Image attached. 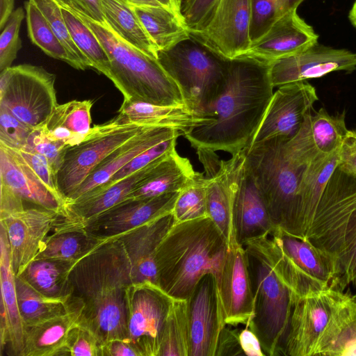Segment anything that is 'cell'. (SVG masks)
I'll return each instance as SVG.
<instances>
[{"instance_id": "obj_19", "label": "cell", "mask_w": 356, "mask_h": 356, "mask_svg": "<svg viewBox=\"0 0 356 356\" xmlns=\"http://www.w3.org/2000/svg\"><path fill=\"white\" fill-rule=\"evenodd\" d=\"M347 131L344 113L332 116L321 108L307 115L298 132L285 142L284 149L292 160L307 165L337 152Z\"/></svg>"}, {"instance_id": "obj_58", "label": "cell", "mask_w": 356, "mask_h": 356, "mask_svg": "<svg viewBox=\"0 0 356 356\" xmlns=\"http://www.w3.org/2000/svg\"><path fill=\"white\" fill-rule=\"evenodd\" d=\"M102 356H140V353L129 340L115 339L103 343Z\"/></svg>"}, {"instance_id": "obj_33", "label": "cell", "mask_w": 356, "mask_h": 356, "mask_svg": "<svg viewBox=\"0 0 356 356\" xmlns=\"http://www.w3.org/2000/svg\"><path fill=\"white\" fill-rule=\"evenodd\" d=\"M316 355H356V300L348 293L323 333Z\"/></svg>"}, {"instance_id": "obj_41", "label": "cell", "mask_w": 356, "mask_h": 356, "mask_svg": "<svg viewBox=\"0 0 356 356\" xmlns=\"http://www.w3.org/2000/svg\"><path fill=\"white\" fill-rule=\"evenodd\" d=\"M58 3L71 37L88 60L90 68L108 78L111 67L110 60L107 53L95 34L72 9L64 4Z\"/></svg>"}, {"instance_id": "obj_17", "label": "cell", "mask_w": 356, "mask_h": 356, "mask_svg": "<svg viewBox=\"0 0 356 356\" xmlns=\"http://www.w3.org/2000/svg\"><path fill=\"white\" fill-rule=\"evenodd\" d=\"M179 192L147 199H125L121 202L81 223L92 235L108 241L172 213Z\"/></svg>"}, {"instance_id": "obj_9", "label": "cell", "mask_w": 356, "mask_h": 356, "mask_svg": "<svg viewBox=\"0 0 356 356\" xmlns=\"http://www.w3.org/2000/svg\"><path fill=\"white\" fill-rule=\"evenodd\" d=\"M56 76L42 66L22 64L0 72V106L27 126L40 127L56 106Z\"/></svg>"}, {"instance_id": "obj_43", "label": "cell", "mask_w": 356, "mask_h": 356, "mask_svg": "<svg viewBox=\"0 0 356 356\" xmlns=\"http://www.w3.org/2000/svg\"><path fill=\"white\" fill-rule=\"evenodd\" d=\"M190 348L187 301L174 299L164 327L159 356H189Z\"/></svg>"}, {"instance_id": "obj_27", "label": "cell", "mask_w": 356, "mask_h": 356, "mask_svg": "<svg viewBox=\"0 0 356 356\" xmlns=\"http://www.w3.org/2000/svg\"><path fill=\"white\" fill-rule=\"evenodd\" d=\"M178 134L175 129L147 127L122 144L104 159L68 199L67 204L98 187L113 177L138 154Z\"/></svg>"}, {"instance_id": "obj_35", "label": "cell", "mask_w": 356, "mask_h": 356, "mask_svg": "<svg viewBox=\"0 0 356 356\" xmlns=\"http://www.w3.org/2000/svg\"><path fill=\"white\" fill-rule=\"evenodd\" d=\"M257 239L275 273L295 298L318 293L330 288L329 284L300 268L272 237Z\"/></svg>"}, {"instance_id": "obj_40", "label": "cell", "mask_w": 356, "mask_h": 356, "mask_svg": "<svg viewBox=\"0 0 356 356\" xmlns=\"http://www.w3.org/2000/svg\"><path fill=\"white\" fill-rule=\"evenodd\" d=\"M15 289L24 326L41 323L65 313L68 309L71 297H47L37 291L18 275H15Z\"/></svg>"}, {"instance_id": "obj_7", "label": "cell", "mask_w": 356, "mask_h": 356, "mask_svg": "<svg viewBox=\"0 0 356 356\" xmlns=\"http://www.w3.org/2000/svg\"><path fill=\"white\" fill-rule=\"evenodd\" d=\"M245 248L254 296L253 315L247 327L258 337L265 355H279L294 296L275 273L257 239Z\"/></svg>"}, {"instance_id": "obj_10", "label": "cell", "mask_w": 356, "mask_h": 356, "mask_svg": "<svg viewBox=\"0 0 356 356\" xmlns=\"http://www.w3.org/2000/svg\"><path fill=\"white\" fill-rule=\"evenodd\" d=\"M146 127L119 124L113 118L92 127L81 143L68 147L57 173L58 191L66 205L68 199L104 159Z\"/></svg>"}, {"instance_id": "obj_20", "label": "cell", "mask_w": 356, "mask_h": 356, "mask_svg": "<svg viewBox=\"0 0 356 356\" xmlns=\"http://www.w3.org/2000/svg\"><path fill=\"white\" fill-rule=\"evenodd\" d=\"M227 325H248L253 315L254 296L245 248H228L221 275L217 282Z\"/></svg>"}, {"instance_id": "obj_16", "label": "cell", "mask_w": 356, "mask_h": 356, "mask_svg": "<svg viewBox=\"0 0 356 356\" xmlns=\"http://www.w3.org/2000/svg\"><path fill=\"white\" fill-rule=\"evenodd\" d=\"M186 301L189 356H215L220 333L226 325L215 276L203 275Z\"/></svg>"}, {"instance_id": "obj_23", "label": "cell", "mask_w": 356, "mask_h": 356, "mask_svg": "<svg viewBox=\"0 0 356 356\" xmlns=\"http://www.w3.org/2000/svg\"><path fill=\"white\" fill-rule=\"evenodd\" d=\"M245 161V149L228 160H220L216 170L207 177L208 215L225 236L229 248L238 244L234 225V204Z\"/></svg>"}, {"instance_id": "obj_13", "label": "cell", "mask_w": 356, "mask_h": 356, "mask_svg": "<svg viewBox=\"0 0 356 356\" xmlns=\"http://www.w3.org/2000/svg\"><path fill=\"white\" fill-rule=\"evenodd\" d=\"M252 0H216L201 27L191 38L218 56L232 60L250 48Z\"/></svg>"}, {"instance_id": "obj_30", "label": "cell", "mask_w": 356, "mask_h": 356, "mask_svg": "<svg viewBox=\"0 0 356 356\" xmlns=\"http://www.w3.org/2000/svg\"><path fill=\"white\" fill-rule=\"evenodd\" d=\"M195 173L188 159L181 156L175 149L150 166L126 199H147L179 192Z\"/></svg>"}, {"instance_id": "obj_50", "label": "cell", "mask_w": 356, "mask_h": 356, "mask_svg": "<svg viewBox=\"0 0 356 356\" xmlns=\"http://www.w3.org/2000/svg\"><path fill=\"white\" fill-rule=\"evenodd\" d=\"M34 129L27 126L8 109L0 106V143L15 149L27 145Z\"/></svg>"}, {"instance_id": "obj_4", "label": "cell", "mask_w": 356, "mask_h": 356, "mask_svg": "<svg viewBox=\"0 0 356 356\" xmlns=\"http://www.w3.org/2000/svg\"><path fill=\"white\" fill-rule=\"evenodd\" d=\"M331 272L330 288L356 286V177L337 166L321 196L305 238Z\"/></svg>"}, {"instance_id": "obj_31", "label": "cell", "mask_w": 356, "mask_h": 356, "mask_svg": "<svg viewBox=\"0 0 356 356\" xmlns=\"http://www.w3.org/2000/svg\"><path fill=\"white\" fill-rule=\"evenodd\" d=\"M43 243L34 259H56L76 264L106 241L64 218Z\"/></svg>"}, {"instance_id": "obj_54", "label": "cell", "mask_w": 356, "mask_h": 356, "mask_svg": "<svg viewBox=\"0 0 356 356\" xmlns=\"http://www.w3.org/2000/svg\"><path fill=\"white\" fill-rule=\"evenodd\" d=\"M216 1V0H183L181 12L189 31L201 27Z\"/></svg>"}, {"instance_id": "obj_8", "label": "cell", "mask_w": 356, "mask_h": 356, "mask_svg": "<svg viewBox=\"0 0 356 356\" xmlns=\"http://www.w3.org/2000/svg\"><path fill=\"white\" fill-rule=\"evenodd\" d=\"M157 60L179 86L186 106L204 115L223 89L229 60L190 37L159 51Z\"/></svg>"}, {"instance_id": "obj_29", "label": "cell", "mask_w": 356, "mask_h": 356, "mask_svg": "<svg viewBox=\"0 0 356 356\" xmlns=\"http://www.w3.org/2000/svg\"><path fill=\"white\" fill-rule=\"evenodd\" d=\"M115 120L122 124L173 128L182 135L210 122L209 118L191 110L186 105L164 106L141 101L124 100Z\"/></svg>"}, {"instance_id": "obj_34", "label": "cell", "mask_w": 356, "mask_h": 356, "mask_svg": "<svg viewBox=\"0 0 356 356\" xmlns=\"http://www.w3.org/2000/svg\"><path fill=\"white\" fill-rule=\"evenodd\" d=\"M154 163L109 187L89 192L75 201L68 203L67 219L73 222L81 223L124 200L145 177Z\"/></svg>"}, {"instance_id": "obj_42", "label": "cell", "mask_w": 356, "mask_h": 356, "mask_svg": "<svg viewBox=\"0 0 356 356\" xmlns=\"http://www.w3.org/2000/svg\"><path fill=\"white\" fill-rule=\"evenodd\" d=\"M270 236L300 268L330 286V267L320 252L311 243L306 239L298 238L280 232Z\"/></svg>"}, {"instance_id": "obj_36", "label": "cell", "mask_w": 356, "mask_h": 356, "mask_svg": "<svg viewBox=\"0 0 356 356\" xmlns=\"http://www.w3.org/2000/svg\"><path fill=\"white\" fill-rule=\"evenodd\" d=\"M339 150L329 156L316 158L305 168L300 191V220L305 238L316 208L326 184L338 163Z\"/></svg>"}, {"instance_id": "obj_57", "label": "cell", "mask_w": 356, "mask_h": 356, "mask_svg": "<svg viewBox=\"0 0 356 356\" xmlns=\"http://www.w3.org/2000/svg\"><path fill=\"white\" fill-rule=\"evenodd\" d=\"M74 12L101 24H106L100 0H56Z\"/></svg>"}, {"instance_id": "obj_47", "label": "cell", "mask_w": 356, "mask_h": 356, "mask_svg": "<svg viewBox=\"0 0 356 356\" xmlns=\"http://www.w3.org/2000/svg\"><path fill=\"white\" fill-rule=\"evenodd\" d=\"M303 0H252L250 38L252 42L264 35L288 11Z\"/></svg>"}, {"instance_id": "obj_12", "label": "cell", "mask_w": 356, "mask_h": 356, "mask_svg": "<svg viewBox=\"0 0 356 356\" xmlns=\"http://www.w3.org/2000/svg\"><path fill=\"white\" fill-rule=\"evenodd\" d=\"M346 293L329 288L294 298L279 355H316L320 339Z\"/></svg>"}, {"instance_id": "obj_64", "label": "cell", "mask_w": 356, "mask_h": 356, "mask_svg": "<svg viewBox=\"0 0 356 356\" xmlns=\"http://www.w3.org/2000/svg\"><path fill=\"white\" fill-rule=\"evenodd\" d=\"M352 298H353L355 300H356V293H355L354 296H352Z\"/></svg>"}, {"instance_id": "obj_52", "label": "cell", "mask_w": 356, "mask_h": 356, "mask_svg": "<svg viewBox=\"0 0 356 356\" xmlns=\"http://www.w3.org/2000/svg\"><path fill=\"white\" fill-rule=\"evenodd\" d=\"M27 145L47 159L57 176L68 146L61 141L50 139L39 128L33 129Z\"/></svg>"}, {"instance_id": "obj_14", "label": "cell", "mask_w": 356, "mask_h": 356, "mask_svg": "<svg viewBox=\"0 0 356 356\" xmlns=\"http://www.w3.org/2000/svg\"><path fill=\"white\" fill-rule=\"evenodd\" d=\"M62 214L44 209L24 206L0 213V225L6 230L11 264L15 275L39 252L49 232L64 219Z\"/></svg>"}, {"instance_id": "obj_56", "label": "cell", "mask_w": 356, "mask_h": 356, "mask_svg": "<svg viewBox=\"0 0 356 356\" xmlns=\"http://www.w3.org/2000/svg\"><path fill=\"white\" fill-rule=\"evenodd\" d=\"M240 332L226 325L220 333L215 356L245 355L240 345Z\"/></svg>"}, {"instance_id": "obj_49", "label": "cell", "mask_w": 356, "mask_h": 356, "mask_svg": "<svg viewBox=\"0 0 356 356\" xmlns=\"http://www.w3.org/2000/svg\"><path fill=\"white\" fill-rule=\"evenodd\" d=\"M25 10L19 7L8 19L0 35V72L11 67L22 47L19 29L25 17Z\"/></svg>"}, {"instance_id": "obj_26", "label": "cell", "mask_w": 356, "mask_h": 356, "mask_svg": "<svg viewBox=\"0 0 356 356\" xmlns=\"http://www.w3.org/2000/svg\"><path fill=\"white\" fill-rule=\"evenodd\" d=\"M236 241L244 246L248 242L275 232L261 195L245 165L242 170L234 204Z\"/></svg>"}, {"instance_id": "obj_15", "label": "cell", "mask_w": 356, "mask_h": 356, "mask_svg": "<svg viewBox=\"0 0 356 356\" xmlns=\"http://www.w3.org/2000/svg\"><path fill=\"white\" fill-rule=\"evenodd\" d=\"M317 100L316 89L307 82L297 81L278 87L248 147L275 137L291 138Z\"/></svg>"}, {"instance_id": "obj_18", "label": "cell", "mask_w": 356, "mask_h": 356, "mask_svg": "<svg viewBox=\"0 0 356 356\" xmlns=\"http://www.w3.org/2000/svg\"><path fill=\"white\" fill-rule=\"evenodd\" d=\"M356 69V54L316 42L298 54L270 64V76L274 88L318 78L334 71Z\"/></svg>"}, {"instance_id": "obj_38", "label": "cell", "mask_w": 356, "mask_h": 356, "mask_svg": "<svg viewBox=\"0 0 356 356\" xmlns=\"http://www.w3.org/2000/svg\"><path fill=\"white\" fill-rule=\"evenodd\" d=\"M107 25L121 39L157 60L158 49L132 6L123 0H100Z\"/></svg>"}, {"instance_id": "obj_25", "label": "cell", "mask_w": 356, "mask_h": 356, "mask_svg": "<svg viewBox=\"0 0 356 356\" xmlns=\"http://www.w3.org/2000/svg\"><path fill=\"white\" fill-rule=\"evenodd\" d=\"M0 346L1 353L22 356L24 324L17 302L15 274L13 271L8 238L5 229L0 225Z\"/></svg>"}, {"instance_id": "obj_39", "label": "cell", "mask_w": 356, "mask_h": 356, "mask_svg": "<svg viewBox=\"0 0 356 356\" xmlns=\"http://www.w3.org/2000/svg\"><path fill=\"white\" fill-rule=\"evenodd\" d=\"M145 31L158 51L168 50L190 38L186 23L163 6H133Z\"/></svg>"}, {"instance_id": "obj_63", "label": "cell", "mask_w": 356, "mask_h": 356, "mask_svg": "<svg viewBox=\"0 0 356 356\" xmlns=\"http://www.w3.org/2000/svg\"><path fill=\"white\" fill-rule=\"evenodd\" d=\"M348 17L352 24L356 28V0L350 10Z\"/></svg>"}, {"instance_id": "obj_3", "label": "cell", "mask_w": 356, "mask_h": 356, "mask_svg": "<svg viewBox=\"0 0 356 356\" xmlns=\"http://www.w3.org/2000/svg\"><path fill=\"white\" fill-rule=\"evenodd\" d=\"M228 248L209 216L174 223L156 250L158 285L172 298L187 300L203 275L218 282Z\"/></svg>"}, {"instance_id": "obj_53", "label": "cell", "mask_w": 356, "mask_h": 356, "mask_svg": "<svg viewBox=\"0 0 356 356\" xmlns=\"http://www.w3.org/2000/svg\"><path fill=\"white\" fill-rule=\"evenodd\" d=\"M17 150L47 187L54 195L65 202L58 191L56 173L47 159L28 145Z\"/></svg>"}, {"instance_id": "obj_45", "label": "cell", "mask_w": 356, "mask_h": 356, "mask_svg": "<svg viewBox=\"0 0 356 356\" xmlns=\"http://www.w3.org/2000/svg\"><path fill=\"white\" fill-rule=\"evenodd\" d=\"M208 184L209 178L196 172L191 181L179 191L172 211L175 223L209 216Z\"/></svg>"}, {"instance_id": "obj_61", "label": "cell", "mask_w": 356, "mask_h": 356, "mask_svg": "<svg viewBox=\"0 0 356 356\" xmlns=\"http://www.w3.org/2000/svg\"><path fill=\"white\" fill-rule=\"evenodd\" d=\"M161 6L165 8L180 20L186 23L181 12V5L183 0H156ZM187 25V24H186Z\"/></svg>"}, {"instance_id": "obj_1", "label": "cell", "mask_w": 356, "mask_h": 356, "mask_svg": "<svg viewBox=\"0 0 356 356\" xmlns=\"http://www.w3.org/2000/svg\"><path fill=\"white\" fill-rule=\"evenodd\" d=\"M273 88L269 63L248 57L229 60L223 89L204 114L210 122L183 136L197 151L238 153L249 146Z\"/></svg>"}, {"instance_id": "obj_44", "label": "cell", "mask_w": 356, "mask_h": 356, "mask_svg": "<svg viewBox=\"0 0 356 356\" xmlns=\"http://www.w3.org/2000/svg\"><path fill=\"white\" fill-rule=\"evenodd\" d=\"M28 35L33 44L47 56L70 65L68 54L48 20L31 0L24 2Z\"/></svg>"}, {"instance_id": "obj_62", "label": "cell", "mask_w": 356, "mask_h": 356, "mask_svg": "<svg viewBox=\"0 0 356 356\" xmlns=\"http://www.w3.org/2000/svg\"><path fill=\"white\" fill-rule=\"evenodd\" d=\"M133 6H162L156 0H123Z\"/></svg>"}, {"instance_id": "obj_48", "label": "cell", "mask_w": 356, "mask_h": 356, "mask_svg": "<svg viewBox=\"0 0 356 356\" xmlns=\"http://www.w3.org/2000/svg\"><path fill=\"white\" fill-rule=\"evenodd\" d=\"M180 135L182 134H178L174 135L138 154L127 164L119 170L108 181L95 188L90 192L97 191L109 187L118 181L139 171L156 161L170 154L176 149L177 140Z\"/></svg>"}, {"instance_id": "obj_11", "label": "cell", "mask_w": 356, "mask_h": 356, "mask_svg": "<svg viewBox=\"0 0 356 356\" xmlns=\"http://www.w3.org/2000/svg\"><path fill=\"white\" fill-rule=\"evenodd\" d=\"M174 298L150 282L130 284L125 293L128 338L140 356H159Z\"/></svg>"}, {"instance_id": "obj_55", "label": "cell", "mask_w": 356, "mask_h": 356, "mask_svg": "<svg viewBox=\"0 0 356 356\" xmlns=\"http://www.w3.org/2000/svg\"><path fill=\"white\" fill-rule=\"evenodd\" d=\"M337 167L356 177V131L348 130L339 149Z\"/></svg>"}, {"instance_id": "obj_59", "label": "cell", "mask_w": 356, "mask_h": 356, "mask_svg": "<svg viewBox=\"0 0 356 356\" xmlns=\"http://www.w3.org/2000/svg\"><path fill=\"white\" fill-rule=\"evenodd\" d=\"M241 349L245 355L264 356L261 342L258 337L249 327H245L239 334Z\"/></svg>"}, {"instance_id": "obj_60", "label": "cell", "mask_w": 356, "mask_h": 356, "mask_svg": "<svg viewBox=\"0 0 356 356\" xmlns=\"http://www.w3.org/2000/svg\"><path fill=\"white\" fill-rule=\"evenodd\" d=\"M15 0H0V30L6 25L13 13Z\"/></svg>"}, {"instance_id": "obj_28", "label": "cell", "mask_w": 356, "mask_h": 356, "mask_svg": "<svg viewBox=\"0 0 356 356\" xmlns=\"http://www.w3.org/2000/svg\"><path fill=\"white\" fill-rule=\"evenodd\" d=\"M82 309L81 301L72 296L65 313L35 325H25L22 356H68L69 334L80 322Z\"/></svg>"}, {"instance_id": "obj_21", "label": "cell", "mask_w": 356, "mask_h": 356, "mask_svg": "<svg viewBox=\"0 0 356 356\" xmlns=\"http://www.w3.org/2000/svg\"><path fill=\"white\" fill-rule=\"evenodd\" d=\"M318 35L293 8L279 18L268 31L252 42L241 57L266 63L298 54L318 42ZM239 58V57H238Z\"/></svg>"}, {"instance_id": "obj_2", "label": "cell", "mask_w": 356, "mask_h": 356, "mask_svg": "<svg viewBox=\"0 0 356 356\" xmlns=\"http://www.w3.org/2000/svg\"><path fill=\"white\" fill-rule=\"evenodd\" d=\"M70 283L72 296L83 306L81 322L103 343L128 338L125 293L132 281L116 238L105 241L76 262Z\"/></svg>"}, {"instance_id": "obj_5", "label": "cell", "mask_w": 356, "mask_h": 356, "mask_svg": "<svg viewBox=\"0 0 356 356\" xmlns=\"http://www.w3.org/2000/svg\"><path fill=\"white\" fill-rule=\"evenodd\" d=\"M287 140L278 136L245 148V165L261 195L274 234L280 232L304 239L299 191L307 165L288 156L284 149Z\"/></svg>"}, {"instance_id": "obj_22", "label": "cell", "mask_w": 356, "mask_h": 356, "mask_svg": "<svg viewBox=\"0 0 356 356\" xmlns=\"http://www.w3.org/2000/svg\"><path fill=\"white\" fill-rule=\"evenodd\" d=\"M174 223L171 213L114 238L125 256L132 283L150 282L158 285L156 250Z\"/></svg>"}, {"instance_id": "obj_32", "label": "cell", "mask_w": 356, "mask_h": 356, "mask_svg": "<svg viewBox=\"0 0 356 356\" xmlns=\"http://www.w3.org/2000/svg\"><path fill=\"white\" fill-rule=\"evenodd\" d=\"M91 100H72L58 104L39 128L48 138L64 143L68 147L81 143L91 125Z\"/></svg>"}, {"instance_id": "obj_6", "label": "cell", "mask_w": 356, "mask_h": 356, "mask_svg": "<svg viewBox=\"0 0 356 356\" xmlns=\"http://www.w3.org/2000/svg\"><path fill=\"white\" fill-rule=\"evenodd\" d=\"M74 13L95 34L107 53L111 65L108 79L124 100L186 106L179 86L156 59L124 41L107 24H101Z\"/></svg>"}, {"instance_id": "obj_37", "label": "cell", "mask_w": 356, "mask_h": 356, "mask_svg": "<svg viewBox=\"0 0 356 356\" xmlns=\"http://www.w3.org/2000/svg\"><path fill=\"white\" fill-rule=\"evenodd\" d=\"M75 264L56 259H33L17 275L40 293L54 298H70V273Z\"/></svg>"}, {"instance_id": "obj_46", "label": "cell", "mask_w": 356, "mask_h": 356, "mask_svg": "<svg viewBox=\"0 0 356 356\" xmlns=\"http://www.w3.org/2000/svg\"><path fill=\"white\" fill-rule=\"evenodd\" d=\"M40 10L48 20L56 35L65 49L70 60V66L85 70L90 65L74 42L61 13L60 5L56 0H31Z\"/></svg>"}, {"instance_id": "obj_24", "label": "cell", "mask_w": 356, "mask_h": 356, "mask_svg": "<svg viewBox=\"0 0 356 356\" xmlns=\"http://www.w3.org/2000/svg\"><path fill=\"white\" fill-rule=\"evenodd\" d=\"M0 184L24 201L68 217L65 202L47 187L17 149L2 143H0Z\"/></svg>"}, {"instance_id": "obj_51", "label": "cell", "mask_w": 356, "mask_h": 356, "mask_svg": "<svg viewBox=\"0 0 356 356\" xmlns=\"http://www.w3.org/2000/svg\"><path fill=\"white\" fill-rule=\"evenodd\" d=\"M103 343L95 332L80 322L70 331L67 343L68 356H102Z\"/></svg>"}]
</instances>
